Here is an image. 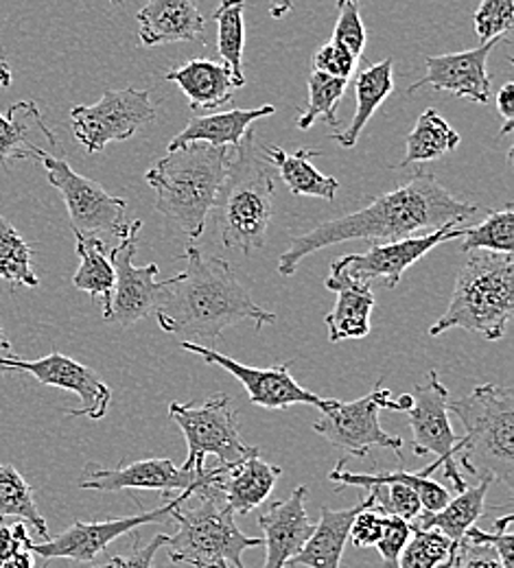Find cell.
Here are the masks:
<instances>
[{"label":"cell","mask_w":514,"mask_h":568,"mask_svg":"<svg viewBox=\"0 0 514 568\" xmlns=\"http://www.w3.org/2000/svg\"><path fill=\"white\" fill-rule=\"evenodd\" d=\"M164 81H173L180 85L193 112L218 110L232 99L234 90L230 69L206 58L191 60L184 67L167 72Z\"/></svg>","instance_id":"28"},{"label":"cell","mask_w":514,"mask_h":568,"mask_svg":"<svg viewBox=\"0 0 514 568\" xmlns=\"http://www.w3.org/2000/svg\"><path fill=\"white\" fill-rule=\"evenodd\" d=\"M383 531H385V511L374 503L355 516L349 540L357 549H370V547H376Z\"/></svg>","instance_id":"46"},{"label":"cell","mask_w":514,"mask_h":568,"mask_svg":"<svg viewBox=\"0 0 514 568\" xmlns=\"http://www.w3.org/2000/svg\"><path fill=\"white\" fill-rule=\"evenodd\" d=\"M410 536H412L410 523L385 514V531H383L381 540L376 542V551L381 554L383 567L401 568V556H403V549H405Z\"/></svg>","instance_id":"44"},{"label":"cell","mask_w":514,"mask_h":568,"mask_svg":"<svg viewBox=\"0 0 514 568\" xmlns=\"http://www.w3.org/2000/svg\"><path fill=\"white\" fill-rule=\"evenodd\" d=\"M31 536L27 534V525L24 523H16L13 527H4L0 523V565H4L7 560H11L13 556H18L20 551H27L31 545Z\"/></svg>","instance_id":"48"},{"label":"cell","mask_w":514,"mask_h":568,"mask_svg":"<svg viewBox=\"0 0 514 568\" xmlns=\"http://www.w3.org/2000/svg\"><path fill=\"white\" fill-rule=\"evenodd\" d=\"M360 60H355L342 44H335L333 40L322 44L313 60H311V67L315 72H324L329 77H337V79H351V74L355 72Z\"/></svg>","instance_id":"45"},{"label":"cell","mask_w":514,"mask_h":568,"mask_svg":"<svg viewBox=\"0 0 514 568\" xmlns=\"http://www.w3.org/2000/svg\"><path fill=\"white\" fill-rule=\"evenodd\" d=\"M33 250L24 236L0 214V281L13 286L36 288L40 278L31 265Z\"/></svg>","instance_id":"37"},{"label":"cell","mask_w":514,"mask_h":568,"mask_svg":"<svg viewBox=\"0 0 514 568\" xmlns=\"http://www.w3.org/2000/svg\"><path fill=\"white\" fill-rule=\"evenodd\" d=\"M412 407V394L394 396L390 389H383L381 383L353 403L335 400V405L313 423V430L324 437L331 446L346 450L353 457H366L372 448H390L403 462L401 448L403 439L390 435L379 423L381 412L405 414Z\"/></svg>","instance_id":"8"},{"label":"cell","mask_w":514,"mask_h":568,"mask_svg":"<svg viewBox=\"0 0 514 568\" xmlns=\"http://www.w3.org/2000/svg\"><path fill=\"white\" fill-rule=\"evenodd\" d=\"M460 141L462 136L442 119L439 110L430 108L419 116L414 130L410 132L407 151H405V158L399 162V169H405L419 162L439 160L444 153L455 151Z\"/></svg>","instance_id":"34"},{"label":"cell","mask_w":514,"mask_h":568,"mask_svg":"<svg viewBox=\"0 0 514 568\" xmlns=\"http://www.w3.org/2000/svg\"><path fill=\"white\" fill-rule=\"evenodd\" d=\"M274 112H276L274 105H261L254 110L234 108L218 114H198L187 123L182 132H178V136L169 142L167 149L173 151L191 142H206L213 146L234 149L239 142L243 141L248 130H252V123H256L259 119L272 116Z\"/></svg>","instance_id":"26"},{"label":"cell","mask_w":514,"mask_h":568,"mask_svg":"<svg viewBox=\"0 0 514 568\" xmlns=\"http://www.w3.org/2000/svg\"><path fill=\"white\" fill-rule=\"evenodd\" d=\"M514 252V213L513 202H508L502 211L486 214V219L473 227H464L462 232V252Z\"/></svg>","instance_id":"38"},{"label":"cell","mask_w":514,"mask_h":568,"mask_svg":"<svg viewBox=\"0 0 514 568\" xmlns=\"http://www.w3.org/2000/svg\"><path fill=\"white\" fill-rule=\"evenodd\" d=\"M274 213V178L263 144L252 130L234 146L213 214L218 216L221 243L252 254L268 241Z\"/></svg>","instance_id":"4"},{"label":"cell","mask_w":514,"mask_h":568,"mask_svg":"<svg viewBox=\"0 0 514 568\" xmlns=\"http://www.w3.org/2000/svg\"><path fill=\"white\" fill-rule=\"evenodd\" d=\"M306 486H298L288 500L270 503L259 514V527L263 529L265 565L263 568H285L295 554L304 547L315 525L311 523L304 500Z\"/></svg>","instance_id":"20"},{"label":"cell","mask_w":514,"mask_h":568,"mask_svg":"<svg viewBox=\"0 0 514 568\" xmlns=\"http://www.w3.org/2000/svg\"><path fill=\"white\" fill-rule=\"evenodd\" d=\"M223 468V464H221ZM221 475V473H220ZM220 479V477H218ZM215 479V481H218ZM215 481L200 488L191 498L195 505H178L171 520L178 523L175 536H169V560L193 568H245L243 554L263 547V538L245 536L234 523L232 509L223 503Z\"/></svg>","instance_id":"7"},{"label":"cell","mask_w":514,"mask_h":568,"mask_svg":"<svg viewBox=\"0 0 514 568\" xmlns=\"http://www.w3.org/2000/svg\"><path fill=\"white\" fill-rule=\"evenodd\" d=\"M245 0H221L213 11V20L218 22V53L223 67L232 72L234 88L245 85L243 74V49H245Z\"/></svg>","instance_id":"35"},{"label":"cell","mask_w":514,"mask_h":568,"mask_svg":"<svg viewBox=\"0 0 514 568\" xmlns=\"http://www.w3.org/2000/svg\"><path fill=\"white\" fill-rule=\"evenodd\" d=\"M394 90V62L387 58L383 62L370 64L366 71L360 72L355 79V114L353 121L342 130L331 134V141L337 142L344 149H353L367 121L372 119V114L381 108V103L392 94Z\"/></svg>","instance_id":"32"},{"label":"cell","mask_w":514,"mask_h":568,"mask_svg":"<svg viewBox=\"0 0 514 568\" xmlns=\"http://www.w3.org/2000/svg\"><path fill=\"white\" fill-rule=\"evenodd\" d=\"M110 2H112V4H121L123 0H110Z\"/></svg>","instance_id":"55"},{"label":"cell","mask_w":514,"mask_h":568,"mask_svg":"<svg viewBox=\"0 0 514 568\" xmlns=\"http://www.w3.org/2000/svg\"><path fill=\"white\" fill-rule=\"evenodd\" d=\"M514 315L513 254L468 252L462 265L449 308L430 328L439 337L451 328H462L482 335L488 342H500Z\"/></svg>","instance_id":"5"},{"label":"cell","mask_w":514,"mask_h":568,"mask_svg":"<svg viewBox=\"0 0 514 568\" xmlns=\"http://www.w3.org/2000/svg\"><path fill=\"white\" fill-rule=\"evenodd\" d=\"M141 47L204 40L206 18L198 0H148L137 13Z\"/></svg>","instance_id":"21"},{"label":"cell","mask_w":514,"mask_h":568,"mask_svg":"<svg viewBox=\"0 0 514 568\" xmlns=\"http://www.w3.org/2000/svg\"><path fill=\"white\" fill-rule=\"evenodd\" d=\"M141 227H143L141 219L132 221L130 232L110 252V261L114 267V291H112L110 313L103 320L121 328H130L137 322L153 315L164 291V283L155 281L158 276L155 263H151L148 267L134 265L137 239Z\"/></svg>","instance_id":"15"},{"label":"cell","mask_w":514,"mask_h":568,"mask_svg":"<svg viewBox=\"0 0 514 568\" xmlns=\"http://www.w3.org/2000/svg\"><path fill=\"white\" fill-rule=\"evenodd\" d=\"M346 459H342L335 470L329 473V481H333L340 490L346 486H357V488H374V486H387V484H405L410 486L423 505V511H439L449 503V493L439 481L432 479V475L441 468L439 462L430 464L421 473H407L405 468L399 470H381V473H349L344 470Z\"/></svg>","instance_id":"29"},{"label":"cell","mask_w":514,"mask_h":568,"mask_svg":"<svg viewBox=\"0 0 514 568\" xmlns=\"http://www.w3.org/2000/svg\"><path fill=\"white\" fill-rule=\"evenodd\" d=\"M504 40H488L480 47L462 53L430 55L425 60L427 74L407 88V94H414L421 88H434L439 92H451L460 99L486 105L491 101V77H488V55Z\"/></svg>","instance_id":"19"},{"label":"cell","mask_w":514,"mask_h":568,"mask_svg":"<svg viewBox=\"0 0 514 568\" xmlns=\"http://www.w3.org/2000/svg\"><path fill=\"white\" fill-rule=\"evenodd\" d=\"M169 542V536L155 534L148 545H141L139 538L134 542V549L130 556H112L105 565H99L94 568H153V558L155 554Z\"/></svg>","instance_id":"47"},{"label":"cell","mask_w":514,"mask_h":568,"mask_svg":"<svg viewBox=\"0 0 514 568\" xmlns=\"http://www.w3.org/2000/svg\"><path fill=\"white\" fill-rule=\"evenodd\" d=\"M513 523V514H506L493 523L495 531L471 527L446 568H514Z\"/></svg>","instance_id":"27"},{"label":"cell","mask_w":514,"mask_h":568,"mask_svg":"<svg viewBox=\"0 0 514 568\" xmlns=\"http://www.w3.org/2000/svg\"><path fill=\"white\" fill-rule=\"evenodd\" d=\"M324 286L337 295L333 311L324 317L329 342L340 344L349 339H364L370 335V315L376 306L370 284L355 281L344 270L331 265V276Z\"/></svg>","instance_id":"22"},{"label":"cell","mask_w":514,"mask_h":568,"mask_svg":"<svg viewBox=\"0 0 514 568\" xmlns=\"http://www.w3.org/2000/svg\"><path fill=\"white\" fill-rule=\"evenodd\" d=\"M493 481L495 479L491 475H482L477 486L466 488L455 498H449V503L439 511H421L419 518L412 523V527L441 531L442 536L449 538L453 545L462 542L466 531L475 527V523L484 516L486 495Z\"/></svg>","instance_id":"30"},{"label":"cell","mask_w":514,"mask_h":568,"mask_svg":"<svg viewBox=\"0 0 514 568\" xmlns=\"http://www.w3.org/2000/svg\"><path fill=\"white\" fill-rule=\"evenodd\" d=\"M36 139L58 146L56 134L47 128L40 108L33 101L13 103L7 114H0V166L9 169L16 160H40L47 151Z\"/></svg>","instance_id":"25"},{"label":"cell","mask_w":514,"mask_h":568,"mask_svg":"<svg viewBox=\"0 0 514 568\" xmlns=\"http://www.w3.org/2000/svg\"><path fill=\"white\" fill-rule=\"evenodd\" d=\"M374 505V497L367 493L366 500L349 509H320V523L304 542V547L290 560L288 567L340 568L342 556L349 542L351 525L360 511Z\"/></svg>","instance_id":"23"},{"label":"cell","mask_w":514,"mask_h":568,"mask_svg":"<svg viewBox=\"0 0 514 568\" xmlns=\"http://www.w3.org/2000/svg\"><path fill=\"white\" fill-rule=\"evenodd\" d=\"M220 568H232V567H228V565H221Z\"/></svg>","instance_id":"56"},{"label":"cell","mask_w":514,"mask_h":568,"mask_svg":"<svg viewBox=\"0 0 514 568\" xmlns=\"http://www.w3.org/2000/svg\"><path fill=\"white\" fill-rule=\"evenodd\" d=\"M49 184L60 191L74 234L101 236L112 234L123 239L130 232L128 202L112 197L99 182L79 175L64 158H56L49 151L40 155Z\"/></svg>","instance_id":"10"},{"label":"cell","mask_w":514,"mask_h":568,"mask_svg":"<svg viewBox=\"0 0 514 568\" xmlns=\"http://www.w3.org/2000/svg\"><path fill=\"white\" fill-rule=\"evenodd\" d=\"M220 466L204 468L202 473H187L178 468L171 459L155 457L143 462H121L114 468H99L94 464L85 466L79 479L81 490L94 493H121V490H149L160 493L164 498L171 493H184L198 484H206L220 475Z\"/></svg>","instance_id":"16"},{"label":"cell","mask_w":514,"mask_h":568,"mask_svg":"<svg viewBox=\"0 0 514 568\" xmlns=\"http://www.w3.org/2000/svg\"><path fill=\"white\" fill-rule=\"evenodd\" d=\"M464 435L460 439V468L468 475H491L514 490V389L486 383L468 396L449 400Z\"/></svg>","instance_id":"6"},{"label":"cell","mask_w":514,"mask_h":568,"mask_svg":"<svg viewBox=\"0 0 514 568\" xmlns=\"http://www.w3.org/2000/svg\"><path fill=\"white\" fill-rule=\"evenodd\" d=\"M155 121V105L148 90H108L94 105H74L71 128L74 141L88 153H101L110 142H125Z\"/></svg>","instance_id":"11"},{"label":"cell","mask_w":514,"mask_h":568,"mask_svg":"<svg viewBox=\"0 0 514 568\" xmlns=\"http://www.w3.org/2000/svg\"><path fill=\"white\" fill-rule=\"evenodd\" d=\"M230 160L228 146L206 142L167 151L145 173V182L155 193V211L184 236L200 239L215 209Z\"/></svg>","instance_id":"3"},{"label":"cell","mask_w":514,"mask_h":568,"mask_svg":"<svg viewBox=\"0 0 514 568\" xmlns=\"http://www.w3.org/2000/svg\"><path fill=\"white\" fill-rule=\"evenodd\" d=\"M4 372H27L38 383L73 392L81 398L79 409H64L71 418L101 420L112 403V389L97 376V372L71 356L51 353L42 358L2 356Z\"/></svg>","instance_id":"18"},{"label":"cell","mask_w":514,"mask_h":568,"mask_svg":"<svg viewBox=\"0 0 514 568\" xmlns=\"http://www.w3.org/2000/svg\"><path fill=\"white\" fill-rule=\"evenodd\" d=\"M221 473V468H220ZM220 477V475H218ZM215 477V479H218ZM215 479L206 481V484H198L184 493H180L178 497L169 498L162 507L158 509H149L139 516H128V518H110V520H97V523H81L77 520L67 531H62L60 536H53L44 542H31L29 551L40 556L44 562L49 560H74V562H94V558L108 549V545H112L114 540H119L125 534L137 531L143 525H153V523H167L171 520V514L178 505H182L184 500H189L191 495H195L200 488L213 484Z\"/></svg>","instance_id":"12"},{"label":"cell","mask_w":514,"mask_h":568,"mask_svg":"<svg viewBox=\"0 0 514 568\" xmlns=\"http://www.w3.org/2000/svg\"><path fill=\"white\" fill-rule=\"evenodd\" d=\"M497 108H500V114L504 119V128L500 132V139L508 136L514 130V83L513 81H506L502 85V90L497 92Z\"/></svg>","instance_id":"49"},{"label":"cell","mask_w":514,"mask_h":568,"mask_svg":"<svg viewBox=\"0 0 514 568\" xmlns=\"http://www.w3.org/2000/svg\"><path fill=\"white\" fill-rule=\"evenodd\" d=\"M74 247L79 254V267L74 272L73 286L101 297L103 317L110 313L112 291H114V267L110 261V250L101 236L74 234Z\"/></svg>","instance_id":"33"},{"label":"cell","mask_w":514,"mask_h":568,"mask_svg":"<svg viewBox=\"0 0 514 568\" xmlns=\"http://www.w3.org/2000/svg\"><path fill=\"white\" fill-rule=\"evenodd\" d=\"M449 389L439 378V372H430L425 385H416L412 394V407L405 412L412 428V450L423 457L427 453L436 455V462L444 468V477L453 484L455 493H464L466 479L460 473V439L449 420Z\"/></svg>","instance_id":"13"},{"label":"cell","mask_w":514,"mask_h":568,"mask_svg":"<svg viewBox=\"0 0 514 568\" xmlns=\"http://www.w3.org/2000/svg\"><path fill=\"white\" fill-rule=\"evenodd\" d=\"M464 227L446 225L434 232H425L423 236H407L392 243H372L364 254H349L333 261L335 267L344 270L355 281L372 284L381 281L385 288H396L403 274L419 263L425 254H430L441 243L462 239Z\"/></svg>","instance_id":"17"},{"label":"cell","mask_w":514,"mask_h":568,"mask_svg":"<svg viewBox=\"0 0 514 568\" xmlns=\"http://www.w3.org/2000/svg\"><path fill=\"white\" fill-rule=\"evenodd\" d=\"M182 256L184 272L164 281L153 313L164 333L204 346L239 322H252L256 331L276 322V315L259 306L236 281L225 258H206L193 245Z\"/></svg>","instance_id":"2"},{"label":"cell","mask_w":514,"mask_h":568,"mask_svg":"<svg viewBox=\"0 0 514 568\" xmlns=\"http://www.w3.org/2000/svg\"><path fill=\"white\" fill-rule=\"evenodd\" d=\"M455 545L434 529L412 527V536L403 549L401 568H446Z\"/></svg>","instance_id":"40"},{"label":"cell","mask_w":514,"mask_h":568,"mask_svg":"<svg viewBox=\"0 0 514 568\" xmlns=\"http://www.w3.org/2000/svg\"><path fill=\"white\" fill-rule=\"evenodd\" d=\"M480 42L504 40L511 42L514 27V0H482L473 16Z\"/></svg>","instance_id":"41"},{"label":"cell","mask_w":514,"mask_h":568,"mask_svg":"<svg viewBox=\"0 0 514 568\" xmlns=\"http://www.w3.org/2000/svg\"><path fill=\"white\" fill-rule=\"evenodd\" d=\"M294 9V0H270V16L272 18H283Z\"/></svg>","instance_id":"51"},{"label":"cell","mask_w":514,"mask_h":568,"mask_svg":"<svg viewBox=\"0 0 514 568\" xmlns=\"http://www.w3.org/2000/svg\"><path fill=\"white\" fill-rule=\"evenodd\" d=\"M477 211L475 204L453 197L432 173H416L399 189L374 197L366 209L322 221L295 236L279 261V274L294 276L306 256L337 243H392L421 230L434 232L446 225H460Z\"/></svg>","instance_id":"1"},{"label":"cell","mask_w":514,"mask_h":568,"mask_svg":"<svg viewBox=\"0 0 514 568\" xmlns=\"http://www.w3.org/2000/svg\"><path fill=\"white\" fill-rule=\"evenodd\" d=\"M281 475V466L268 464L254 453L239 464L223 466L215 488L232 514H250L270 498Z\"/></svg>","instance_id":"24"},{"label":"cell","mask_w":514,"mask_h":568,"mask_svg":"<svg viewBox=\"0 0 514 568\" xmlns=\"http://www.w3.org/2000/svg\"><path fill=\"white\" fill-rule=\"evenodd\" d=\"M0 568H36V565H33V554L29 549L20 551L18 556H13L4 565H0Z\"/></svg>","instance_id":"50"},{"label":"cell","mask_w":514,"mask_h":568,"mask_svg":"<svg viewBox=\"0 0 514 568\" xmlns=\"http://www.w3.org/2000/svg\"><path fill=\"white\" fill-rule=\"evenodd\" d=\"M263 153L274 164L288 184V189L300 197H318L324 202H335L340 182L335 178H329L320 173L311 160L320 155V151L311 149H298L295 153H288L276 144H263Z\"/></svg>","instance_id":"31"},{"label":"cell","mask_w":514,"mask_h":568,"mask_svg":"<svg viewBox=\"0 0 514 568\" xmlns=\"http://www.w3.org/2000/svg\"><path fill=\"white\" fill-rule=\"evenodd\" d=\"M9 516L33 527L40 538H51L47 520L36 505L33 488L13 466L0 464V523Z\"/></svg>","instance_id":"36"},{"label":"cell","mask_w":514,"mask_h":568,"mask_svg":"<svg viewBox=\"0 0 514 568\" xmlns=\"http://www.w3.org/2000/svg\"><path fill=\"white\" fill-rule=\"evenodd\" d=\"M180 346L182 351L200 356L204 363L218 365L225 372H230L245 387L250 403L256 407H263L270 412H283L294 405H311L324 414L335 405V398H322L300 387L292 376V363H283L274 367H250L200 344L180 342Z\"/></svg>","instance_id":"14"},{"label":"cell","mask_w":514,"mask_h":568,"mask_svg":"<svg viewBox=\"0 0 514 568\" xmlns=\"http://www.w3.org/2000/svg\"><path fill=\"white\" fill-rule=\"evenodd\" d=\"M11 79H13V74H11V69H9L7 60L0 58V85H2V88H9V85H11Z\"/></svg>","instance_id":"52"},{"label":"cell","mask_w":514,"mask_h":568,"mask_svg":"<svg viewBox=\"0 0 514 568\" xmlns=\"http://www.w3.org/2000/svg\"><path fill=\"white\" fill-rule=\"evenodd\" d=\"M333 42L342 44L355 60H362L367 36L360 0H337V24L333 31Z\"/></svg>","instance_id":"42"},{"label":"cell","mask_w":514,"mask_h":568,"mask_svg":"<svg viewBox=\"0 0 514 568\" xmlns=\"http://www.w3.org/2000/svg\"><path fill=\"white\" fill-rule=\"evenodd\" d=\"M346 85H349L346 79L329 77L324 72H311L309 74V103L304 110H300L295 125L302 132H306L315 121L322 119L331 128H337L335 110L346 92Z\"/></svg>","instance_id":"39"},{"label":"cell","mask_w":514,"mask_h":568,"mask_svg":"<svg viewBox=\"0 0 514 568\" xmlns=\"http://www.w3.org/2000/svg\"><path fill=\"white\" fill-rule=\"evenodd\" d=\"M9 348H11L9 342H2V344H0V353H4V351H9ZM0 369L4 372V367H2V355H0Z\"/></svg>","instance_id":"53"},{"label":"cell","mask_w":514,"mask_h":568,"mask_svg":"<svg viewBox=\"0 0 514 568\" xmlns=\"http://www.w3.org/2000/svg\"><path fill=\"white\" fill-rule=\"evenodd\" d=\"M169 418L180 426L187 437L189 455L182 464L187 473H202L206 468V457L213 455L223 466L239 464L250 455L259 453L256 446H250L241 439L239 414L232 409L228 396L218 394L204 405H169Z\"/></svg>","instance_id":"9"},{"label":"cell","mask_w":514,"mask_h":568,"mask_svg":"<svg viewBox=\"0 0 514 568\" xmlns=\"http://www.w3.org/2000/svg\"><path fill=\"white\" fill-rule=\"evenodd\" d=\"M367 493L374 497V503L390 516H396L405 523H414L419 514L423 511L419 495L405 486V484H387V486H374L367 488Z\"/></svg>","instance_id":"43"},{"label":"cell","mask_w":514,"mask_h":568,"mask_svg":"<svg viewBox=\"0 0 514 568\" xmlns=\"http://www.w3.org/2000/svg\"><path fill=\"white\" fill-rule=\"evenodd\" d=\"M2 342H7V337H4V333H2V328H0V344H2Z\"/></svg>","instance_id":"54"}]
</instances>
